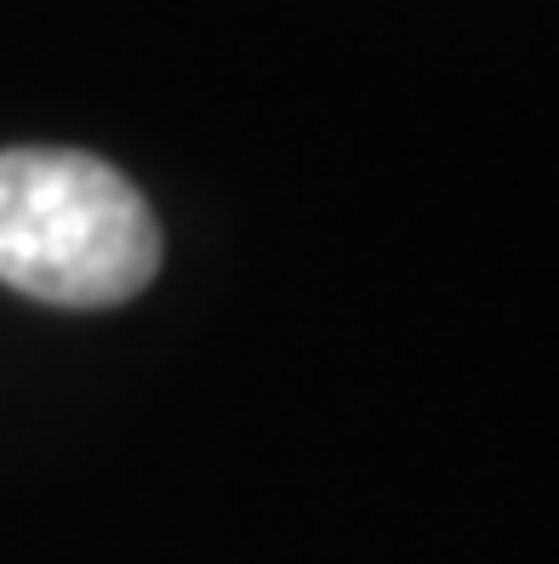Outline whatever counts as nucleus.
I'll list each match as a JSON object with an SVG mask.
<instances>
[{"label":"nucleus","mask_w":559,"mask_h":564,"mask_svg":"<svg viewBox=\"0 0 559 564\" xmlns=\"http://www.w3.org/2000/svg\"><path fill=\"white\" fill-rule=\"evenodd\" d=\"M160 274V223L80 149L0 154V285L52 308H115Z\"/></svg>","instance_id":"obj_1"}]
</instances>
